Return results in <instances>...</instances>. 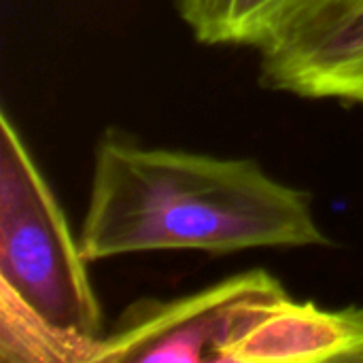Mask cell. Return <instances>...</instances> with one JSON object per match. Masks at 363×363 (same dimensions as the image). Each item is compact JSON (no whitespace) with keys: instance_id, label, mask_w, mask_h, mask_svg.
<instances>
[{"instance_id":"obj_1","label":"cell","mask_w":363,"mask_h":363,"mask_svg":"<svg viewBox=\"0 0 363 363\" xmlns=\"http://www.w3.org/2000/svg\"><path fill=\"white\" fill-rule=\"evenodd\" d=\"M79 242L89 264L157 251L332 247L311 194L259 162L151 147L115 128L94 147Z\"/></svg>"},{"instance_id":"obj_7","label":"cell","mask_w":363,"mask_h":363,"mask_svg":"<svg viewBox=\"0 0 363 363\" xmlns=\"http://www.w3.org/2000/svg\"><path fill=\"white\" fill-rule=\"evenodd\" d=\"M98 342L53 325L0 285L2 363H94Z\"/></svg>"},{"instance_id":"obj_8","label":"cell","mask_w":363,"mask_h":363,"mask_svg":"<svg viewBox=\"0 0 363 363\" xmlns=\"http://www.w3.org/2000/svg\"><path fill=\"white\" fill-rule=\"evenodd\" d=\"M336 4H355V2H363V0H332Z\"/></svg>"},{"instance_id":"obj_6","label":"cell","mask_w":363,"mask_h":363,"mask_svg":"<svg viewBox=\"0 0 363 363\" xmlns=\"http://www.w3.org/2000/svg\"><path fill=\"white\" fill-rule=\"evenodd\" d=\"M323 0H174L194 38L206 47L264 49Z\"/></svg>"},{"instance_id":"obj_5","label":"cell","mask_w":363,"mask_h":363,"mask_svg":"<svg viewBox=\"0 0 363 363\" xmlns=\"http://www.w3.org/2000/svg\"><path fill=\"white\" fill-rule=\"evenodd\" d=\"M363 363V308H321L287 298L255 323L225 363Z\"/></svg>"},{"instance_id":"obj_4","label":"cell","mask_w":363,"mask_h":363,"mask_svg":"<svg viewBox=\"0 0 363 363\" xmlns=\"http://www.w3.org/2000/svg\"><path fill=\"white\" fill-rule=\"evenodd\" d=\"M259 77L272 91L363 106V2L323 0L259 49Z\"/></svg>"},{"instance_id":"obj_3","label":"cell","mask_w":363,"mask_h":363,"mask_svg":"<svg viewBox=\"0 0 363 363\" xmlns=\"http://www.w3.org/2000/svg\"><path fill=\"white\" fill-rule=\"evenodd\" d=\"M287 298L264 268L179 298H140L100 338L94 363H225L228 351Z\"/></svg>"},{"instance_id":"obj_2","label":"cell","mask_w":363,"mask_h":363,"mask_svg":"<svg viewBox=\"0 0 363 363\" xmlns=\"http://www.w3.org/2000/svg\"><path fill=\"white\" fill-rule=\"evenodd\" d=\"M89 262L9 113L0 117V285L53 325L102 338Z\"/></svg>"}]
</instances>
